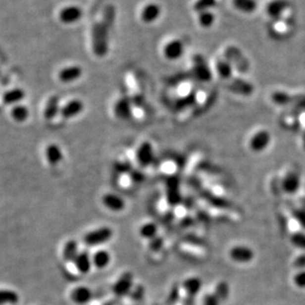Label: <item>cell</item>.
Listing matches in <instances>:
<instances>
[{
  "instance_id": "obj_47",
  "label": "cell",
  "mask_w": 305,
  "mask_h": 305,
  "mask_svg": "<svg viewBox=\"0 0 305 305\" xmlns=\"http://www.w3.org/2000/svg\"><path fill=\"white\" fill-rule=\"evenodd\" d=\"M130 175H131V177H132V180H133V182L134 183H139V182H141V181H143L144 180V174L140 171V170H136V169H132L131 170V172H130Z\"/></svg>"
},
{
  "instance_id": "obj_35",
  "label": "cell",
  "mask_w": 305,
  "mask_h": 305,
  "mask_svg": "<svg viewBox=\"0 0 305 305\" xmlns=\"http://www.w3.org/2000/svg\"><path fill=\"white\" fill-rule=\"evenodd\" d=\"M217 5V0H196L193 9L198 14L205 11H210L211 8L215 7Z\"/></svg>"
},
{
  "instance_id": "obj_36",
  "label": "cell",
  "mask_w": 305,
  "mask_h": 305,
  "mask_svg": "<svg viewBox=\"0 0 305 305\" xmlns=\"http://www.w3.org/2000/svg\"><path fill=\"white\" fill-rule=\"evenodd\" d=\"M215 22V15L211 11H205L198 14V23L203 28H210Z\"/></svg>"
},
{
  "instance_id": "obj_40",
  "label": "cell",
  "mask_w": 305,
  "mask_h": 305,
  "mask_svg": "<svg viewBox=\"0 0 305 305\" xmlns=\"http://www.w3.org/2000/svg\"><path fill=\"white\" fill-rule=\"evenodd\" d=\"M290 242L296 248H299L301 250H305V233L299 232V231L294 232L290 236Z\"/></svg>"
},
{
  "instance_id": "obj_33",
  "label": "cell",
  "mask_w": 305,
  "mask_h": 305,
  "mask_svg": "<svg viewBox=\"0 0 305 305\" xmlns=\"http://www.w3.org/2000/svg\"><path fill=\"white\" fill-rule=\"evenodd\" d=\"M235 8L243 13H253L256 9L255 0H233Z\"/></svg>"
},
{
  "instance_id": "obj_31",
  "label": "cell",
  "mask_w": 305,
  "mask_h": 305,
  "mask_svg": "<svg viewBox=\"0 0 305 305\" xmlns=\"http://www.w3.org/2000/svg\"><path fill=\"white\" fill-rule=\"evenodd\" d=\"M78 253H79L78 247H77V243L75 241L69 240L65 243V245L63 247V251H62V255H63L64 260L73 262V260L76 257Z\"/></svg>"
},
{
  "instance_id": "obj_4",
  "label": "cell",
  "mask_w": 305,
  "mask_h": 305,
  "mask_svg": "<svg viewBox=\"0 0 305 305\" xmlns=\"http://www.w3.org/2000/svg\"><path fill=\"white\" fill-rule=\"evenodd\" d=\"M226 59L231 63L232 66L236 67L239 71L245 72L249 69L250 63L243 52L234 46H230L225 51Z\"/></svg>"
},
{
  "instance_id": "obj_34",
  "label": "cell",
  "mask_w": 305,
  "mask_h": 305,
  "mask_svg": "<svg viewBox=\"0 0 305 305\" xmlns=\"http://www.w3.org/2000/svg\"><path fill=\"white\" fill-rule=\"evenodd\" d=\"M19 301V295L16 291L10 289H0V305H14Z\"/></svg>"
},
{
  "instance_id": "obj_44",
  "label": "cell",
  "mask_w": 305,
  "mask_h": 305,
  "mask_svg": "<svg viewBox=\"0 0 305 305\" xmlns=\"http://www.w3.org/2000/svg\"><path fill=\"white\" fill-rule=\"evenodd\" d=\"M119 183H120L121 187H123V188H130V187H132L134 182L132 180L130 172L129 173H122V174H120Z\"/></svg>"
},
{
  "instance_id": "obj_20",
  "label": "cell",
  "mask_w": 305,
  "mask_h": 305,
  "mask_svg": "<svg viewBox=\"0 0 305 305\" xmlns=\"http://www.w3.org/2000/svg\"><path fill=\"white\" fill-rule=\"evenodd\" d=\"M160 7L156 3H149L142 9L141 19L144 23H153L160 16Z\"/></svg>"
},
{
  "instance_id": "obj_28",
  "label": "cell",
  "mask_w": 305,
  "mask_h": 305,
  "mask_svg": "<svg viewBox=\"0 0 305 305\" xmlns=\"http://www.w3.org/2000/svg\"><path fill=\"white\" fill-rule=\"evenodd\" d=\"M216 70L223 80H231L233 76V66L227 59H219L216 62Z\"/></svg>"
},
{
  "instance_id": "obj_17",
  "label": "cell",
  "mask_w": 305,
  "mask_h": 305,
  "mask_svg": "<svg viewBox=\"0 0 305 305\" xmlns=\"http://www.w3.org/2000/svg\"><path fill=\"white\" fill-rule=\"evenodd\" d=\"M282 190L288 194L295 193L300 186V177L296 171H288L281 180Z\"/></svg>"
},
{
  "instance_id": "obj_37",
  "label": "cell",
  "mask_w": 305,
  "mask_h": 305,
  "mask_svg": "<svg viewBox=\"0 0 305 305\" xmlns=\"http://www.w3.org/2000/svg\"><path fill=\"white\" fill-rule=\"evenodd\" d=\"M11 115H12L14 120H16L18 122H23L28 118L29 110H28L27 107H25L23 105H17L12 109Z\"/></svg>"
},
{
  "instance_id": "obj_42",
  "label": "cell",
  "mask_w": 305,
  "mask_h": 305,
  "mask_svg": "<svg viewBox=\"0 0 305 305\" xmlns=\"http://www.w3.org/2000/svg\"><path fill=\"white\" fill-rule=\"evenodd\" d=\"M144 295V287L142 285H138V284H134L133 288L131 289L130 293L127 295L129 298H132V299H135V300H140Z\"/></svg>"
},
{
  "instance_id": "obj_7",
  "label": "cell",
  "mask_w": 305,
  "mask_h": 305,
  "mask_svg": "<svg viewBox=\"0 0 305 305\" xmlns=\"http://www.w3.org/2000/svg\"><path fill=\"white\" fill-rule=\"evenodd\" d=\"M134 286V277L131 272H124L122 273L118 279L113 283L111 289L114 295L118 297L127 296L131 289Z\"/></svg>"
},
{
  "instance_id": "obj_12",
  "label": "cell",
  "mask_w": 305,
  "mask_h": 305,
  "mask_svg": "<svg viewBox=\"0 0 305 305\" xmlns=\"http://www.w3.org/2000/svg\"><path fill=\"white\" fill-rule=\"evenodd\" d=\"M229 89L237 94L243 96H250L254 92L253 84L241 77H233L229 83Z\"/></svg>"
},
{
  "instance_id": "obj_27",
  "label": "cell",
  "mask_w": 305,
  "mask_h": 305,
  "mask_svg": "<svg viewBox=\"0 0 305 305\" xmlns=\"http://www.w3.org/2000/svg\"><path fill=\"white\" fill-rule=\"evenodd\" d=\"M59 110V98L55 95L51 96L47 102L45 111H44V116L47 120H51L54 118Z\"/></svg>"
},
{
  "instance_id": "obj_39",
  "label": "cell",
  "mask_w": 305,
  "mask_h": 305,
  "mask_svg": "<svg viewBox=\"0 0 305 305\" xmlns=\"http://www.w3.org/2000/svg\"><path fill=\"white\" fill-rule=\"evenodd\" d=\"M216 296L219 298L220 301L226 300L229 295V285L226 281H220L216 284L215 292Z\"/></svg>"
},
{
  "instance_id": "obj_8",
  "label": "cell",
  "mask_w": 305,
  "mask_h": 305,
  "mask_svg": "<svg viewBox=\"0 0 305 305\" xmlns=\"http://www.w3.org/2000/svg\"><path fill=\"white\" fill-rule=\"evenodd\" d=\"M229 257L237 263H248L254 258V252L245 245H236L229 250Z\"/></svg>"
},
{
  "instance_id": "obj_22",
  "label": "cell",
  "mask_w": 305,
  "mask_h": 305,
  "mask_svg": "<svg viewBox=\"0 0 305 305\" xmlns=\"http://www.w3.org/2000/svg\"><path fill=\"white\" fill-rule=\"evenodd\" d=\"M83 107H84L83 103L80 100L78 99L71 100L64 106H62V108L60 109V115L65 119L75 117L83 110Z\"/></svg>"
},
{
  "instance_id": "obj_11",
  "label": "cell",
  "mask_w": 305,
  "mask_h": 305,
  "mask_svg": "<svg viewBox=\"0 0 305 305\" xmlns=\"http://www.w3.org/2000/svg\"><path fill=\"white\" fill-rule=\"evenodd\" d=\"M114 115L120 120H127L132 118L133 102L130 97H121L119 98L114 105Z\"/></svg>"
},
{
  "instance_id": "obj_21",
  "label": "cell",
  "mask_w": 305,
  "mask_h": 305,
  "mask_svg": "<svg viewBox=\"0 0 305 305\" xmlns=\"http://www.w3.org/2000/svg\"><path fill=\"white\" fill-rule=\"evenodd\" d=\"M73 264L79 272L87 273L92 266V257H90L86 251L79 252L73 260Z\"/></svg>"
},
{
  "instance_id": "obj_13",
  "label": "cell",
  "mask_w": 305,
  "mask_h": 305,
  "mask_svg": "<svg viewBox=\"0 0 305 305\" xmlns=\"http://www.w3.org/2000/svg\"><path fill=\"white\" fill-rule=\"evenodd\" d=\"M102 204L110 211L112 212H122L125 207H126V203H125V200L115 194V193H111V192H108V193H105L103 196H102Z\"/></svg>"
},
{
  "instance_id": "obj_45",
  "label": "cell",
  "mask_w": 305,
  "mask_h": 305,
  "mask_svg": "<svg viewBox=\"0 0 305 305\" xmlns=\"http://www.w3.org/2000/svg\"><path fill=\"white\" fill-rule=\"evenodd\" d=\"M220 302L215 293H207L203 298V305H220Z\"/></svg>"
},
{
  "instance_id": "obj_1",
  "label": "cell",
  "mask_w": 305,
  "mask_h": 305,
  "mask_svg": "<svg viewBox=\"0 0 305 305\" xmlns=\"http://www.w3.org/2000/svg\"><path fill=\"white\" fill-rule=\"evenodd\" d=\"M112 27L104 21L96 22L91 30V46L93 53L102 57L105 56L109 50V35Z\"/></svg>"
},
{
  "instance_id": "obj_24",
  "label": "cell",
  "mask_w": 305,
  "mask_h": 305,
  "mask_svg": "<svg viewBox=\"0 0 305 305\" xmlns=\"http://www.w3.org/2000/svg\"><path fill=\"white\" fill-rule=\"evenodd\" d=\"M110 261H111V254L108 251L99 250L95 252L94 254L92 255V264L98 269H103L107 267Z\"/></svg>"
},
{
  "instance_id": "obj_38",
  "label": "cell",
  "mask_w": 305,
  "mask_h": 305,
  "mask_svg": "<svg viewBox=\"0 0 305 305\" xmlns=\"http://www.w3.org/2000/svg\"><path fill=\"white\" fill-rule=\"evenodd\" d=\"M115 16H116V10L115 7L111 4L107 5L104 10H103V14H102V21H104L105 23H107L109 26L113 27L114 23H115Z\"/></svg>"
},
{
  "instance_id": "obj_19",
  "label": "cell",
  "mask_w": 305,
  "mask_h": 305,
  "mask_svg": "<svg viewBox=\"0 0 305 305\" xmlns=\"http://www.w3.org/2000/svg\"><path fill=\"white\" fill-rule=\"evenodd\" d=\"M70 298L76 304H86L92 300L93 292L86 286H78L71 291Z\"/></svg>"
},
{
  "instance_id": "obj_30",
  "label": "cell",
  "mask_w": 305,
  "mask_h": 305,
  "mask_svg": "<svg viewBox=\"0 0 305 305\" xmlns=\"http://www.w3.org/2000/svg\"><path fill=\"white\" fill-rule=\"evenodd\" d=\"M24 97H25V92L23 91V89L14 88V89H11L5 92L2 100L5 104L10 105V104H15V103L20 102L21 100H23Z\"/></svg>"
},
{
  "instance_id": "obj_18",
  "label": "cell",
  "mask_w": 305,
  "mask_h": 305,
  "mask_svg": "<svg viewBox=\"0 0 305 305\" xmlns=\"http://www.w3.org/2000/svg\"><path fill=\"white\" fill-rule=\"evenodd\" d=\"M82 10L76 5L66 6L59 12V19L64 24H72L80 20L82 16Z\"/></svg>"
},
{
  "instance_id": "obj_25",
  "label": "cell",
  "mask_w": 305,
  "mask_h": 305,
  "mask_svg": "<svg viewBox=\"0 0 305 305\" xmlns=\"http://www.w3.org/2000/svg\"><path fill=\"white\" fill-rule=\"evenodd\" d=\"M288 7L285 0H272L266 6V12L271 18H278Z\"/></svg>"
},
{
  "instance_id": "obj_14",
  "label": "cell",
  "mask_w": 305,
  "mask_h": 305,
  "mask_svg": "<svg viewBox=\"0 0 305 305\" xmlns=\"http://www.w3.org/2000/svg\"><path fill=\"white\" fill-rule=\"evenodd\" d=\"M179 251L182 254L197 259H201L203 257H206L207 255V251L202 246L195 243H181L179 245Z\"/></svg>"
},
{
  "instance_id": "obj_29",
  "label": "cell",
  "mask_w": 305,
  "mask_h": 305,
  "mask_svg": "<svg viewBox=\"0 0 305 305\" xmlns=\"http://www.w3.org/2000/svg\"><path fill=\"white\" fill-rule=\"evenodd\" d=\"M157 226L153 222H146L139 228V235L145 240H152L157 236Z\"/></svg>"
},
{
  "instance_id": "obj_3",
  "label": "cell",
  "mask_w": 305,
  "mask_h": 305,
  "mask_svg": "<svg viewBox=\"0 0 305 305\" xmlns=\"http://www.w3.org/2000/svg\"><path fill=\"white\" fill-rule=\"evenodd\" d=\"M113 237V230L110 227H100L95 230H92L88 232L84 238L83 241L85 245L89 247L94 246H100L105 243H107L111 238Z\"/></svg>"
},
{
  "instance_id": "obj_26",
  "label": "cell",
  "mask_w": 305,
  "mask_h": 305,
  "mask_svg": "<svg viewBox=\"0 0 305 305\" xmlns=\"http://www.w3.org/2000/svg\"><path fill=\"white\" fill-rule=\"evenodd\" d=\"M46 157L51 165H55L59 163L62 159L61 149L55 144L49 145L46 149Z\"/></svg>"
},
{
  "instance_id": "obj_5",
  "label": "cell",
  "mask_w": 305,
  "mask_h": 305,
  "mask_svg": "<svg viewBox=\"0 0 305 305\" xmlns=\"http://www.w3.org/2000/svg\"><path fill=\"white\" fill-rule=\"evenodd\" d=\"M166 178V190L164 196L168 204L174 208L182 203V196L179 190V180L176 175Z\"/></svg>"
},
{
  "instance_id": "obj_46",
  "label": "cell",
  "mask_w": 305,
  "mask_h": 305,
  "mask_svg": "<svg viewBox=\"0 0 305 305\" xmlns=\"http://www.w3.org/2000/svg\"><path fill=\"white\" fill-rule=\"evenodd\" d=\"M294 267H296L299 270L305 269V254H302L300 255H298L293 262Z\"/></svg>"
},
{
  "instance_id": "obj_10",
  "label": "cell",
  "mask_w": 305,
  "mask_h": 305,
  "mask_svg": "<svg viewBox=\"0 0 305 305\" xmlns=\"http://www.w3.org/2000/svg\"><path fill=\"white\" fill-rule=\"evenodd\" d=\"M271 100L280 106L295 104L296 106H305V96H292L284 91H274L271 94Z\"/></svg>"
},
{
  "instance_id": "obj_32",
  "label": "cell",
  "mask_w": 305,
  "mask_h": 305,
  "mask_svg": "<svg viewBox=\"0 0 305 305\" xmlns=\"http://www.w3.org/2000/svg\"><path fill=\"white\" fill-rule=\"evenodd\" d=\"M158 169L162 175L170 177L175 175L176 171L178 170V164L173 159H165L160 162Z\"/></svg>"
},
{
  "instance_id": "obj_15",
  "label": "cell",
  "mask_w": 305,
  "mask_h": 305,
  "mask_svg": "<svg viewBox=\"0 0 305 305\" xmlns=\"http://www.w3.org/2000/svg\"><path fill=\"white\" fill-rule=\"evenodd\" d=\"M202 286V281L196 276H190L183 280L180 285V290L184 294L181 298H192L196 295Z\"/></svg>"
},
{
  "instance_id": "obj_43",
  "label": "cell",
  "mask_w": 305,
  "mask_h": 305,
  "mask_svg": "<svg viewBox=\"0 0 305 305\" xmlns=\"http://www.w3.org/2000/svg\"><path fill=\"white\" fill-rule=\"evenodd\" d=\"M293 283L299 288H305V269L298 270L293 275Z\"/></svg>"
},
{
  "instance_id": "obj_9",
  "label": "cell",
  "mask_w": 305,
  "mask_h": 305,
  "mask_svg": "<svg viewBox=\"0 0 305 305\" xmlns=\"http://www.w3.org/2000/svg\"><path fill=\"white\" fill-rule=\"evenodd\" d=\"M271 136L266 130H259L255 132L249 141V148L254 152H260L264 151L270 144Z\"/></svg>"
},
{
  "instance_id": "obj_6",
  "label": "cell",
  "mask_w": 305,
  "mask_h": 305,
  "mask_svg": "<svg viewBox=\"0 0 305 305\" xmlns=\"http://www.w3.org/2000/svg\"><path fill=\"white\" fill-rule=\"evenodd\" d=\"M136 160L137 164H139L142 167H147L151 165L153 162L154 154H153V149L150 142L144 141L142 142L137 150L135 151Z\"/></svg>"
},
{
  "instance_id": "obj_16",
  "label": "cell",
  "mask_w": 305,
  "mask_h": 305,
  "mask_svg": "<svg viewBox=\"0 0 305 305\" xmlns=\"http://www.w3.org/2000/svg\"><path fill=\"white\" fill-rule=\"evenodd\" d=\"M184 52V46L180 40L169 41L163 48V54L169 60L178 59Z\"/></svg>"
},
{
  "instance_id": "obj_48",
  "label": "cell",
  "mask_w": 305,
  "mask_h": 305,
  "mask_svg": "<svg viewBox=\"0 0 305 305\" xmlns=\"http://www.w3.org/2000/svg\"><path fill=\"white\" fill-rule=\"evenodd\" d=\"M303 147L305 149V133H304V136H303Z\"/></svg>"
},
{
  "instance_id": "obj_23",
  "label": "cell",
  "mask_w": 305,
  "mask_h": 305,
  "mask_svg": "<svg viewBox=\"0 0 305 305\" xmlns=\"http://www.w3.org/2000/svg\"><path fill=\"white\" fill-rule=\"evenodd\" d=\"M82 74V69L78 65H71L60 70L58 77L62 82H71L78 79Z\"/></svg>"
},
{
  "instance_id": "obj_2",
  "label": "cell",
  "mask_w": 305,
  "mask_h": 305,
  "mask_svg": "<svg viewBox=\"0 0 305 305\" xmlns=\"http://www.w3.org/2000/svg\"><path fill=\"white\" fill-rule=\"evenodd\" d=\"M191 74L200 82H209L213 78L212 71L201 54H196L192 57Z\"/></svg>"
},
{
  "instance_id": "obj_41",
  "label": "cell",
  "mask_w": 305,
  "mask_h": 305,
  "mask_svg": "<svg viewBox=\"0 0 305 305\" xmlns=\"http://www.w3.org/2000/svg\"><path fill=\"white\" fill-rule=\"evenodd\" d=\"M292 214L296 223L305 229V207L295 209Z\"/></svg>"
}]
</instances>
